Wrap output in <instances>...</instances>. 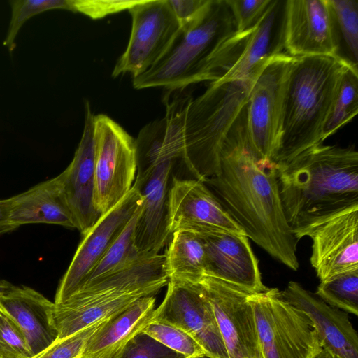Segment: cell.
Returning a JSON list of instances; mask_svg holds the SVG:
<instances>
[{
    "instance_id": "cell-17",
    "label": "cell",
    "mask_w": 358,
    "mask_h": 358,
    "mask_svg": "<svg viewBox=\"0 0 358 358\" xmlns=\"http://www.w3.org/2000/svg\"><path fill=\"white\" fill-rule=\"evenodd\" d=\"M199 237L206 251L205 275L250 293H259L267 289L262 280L258 260L245 234L217 231Z\"/></svg>"
},
{
    "instance_id": "cell-23",
    "label": "cell",
    "mask_w": 358,
    "mask_h": 358,
    "mask_svg": "<svg viewBox=\"0 0 358 358\" xmlns=\"http://www.w3.org/2000/svg\"><path fill=\"white\" fill-rule=\"evenodd\" d=\"M10 199L9 215L1 234L12 231L22 225L35 223L76 229L58 176Z\"/></svg>"
},
{
    "instance_id": "cell-41",
    "label": "cell",
    "mask_w": 358,
    "mask_h": 358,
    "mask_svg": "<svg viewBox=\"0 0 358 358\" xmlns=\"http://www.w3.org/2000/svg\"><path fill=\"white\" fill-rule=\"evenodd\" d=\"M11 284L7 281L0 279V295L7 290Z\"/></svg>"
},
{
    "instance_id": "cell-33",
    "label": "cell",
    "mask_w": 358,
    "mask_h": 358,
    "mask_svg": "<svg viewBox=\"0 0 358 358\" xmlns=\"http://www.w3.org/2000/svg\"><path fill=\"white\" fill-rule=\"evenodd\" d=\"M33 357L19 327L0 308V358H32Z\"/></svg>"
},
{
    "instance_id": "cell-42",
    "label": "cell",
    "mask_w": 358,
    "mask_h": 358,
    "mask_svg": "<svg viewBox=\"0 0 358 358\" xmlns=\"http://www.w3.org/2000/svg\"><path fill=\"white\" fill-rule=\"evenodd\" d=\"M190 358H212L206 355H203L201 356L194 357H190Z\"/></svg>"
},
{
    "instance_id": "cell-29",
    "label": "cell",
    "mask_w": 358,
    "mask_h": 358,
    "mask_svg": "<svg viewBox=\"0 0 358 358\" xmlns=\"http://www.w3.org/2000/svg\"><path fill=\"white\" fill-rule=\"evenodd\" d=\"M141 206V204L90 271L82 287L90 282L117 271L145 255L138 251L134 241L135 226Z\"/></svg>"
},
{
    "instance_id": "cell-28",
    "label": "cell",
    "mask_w": 358,
    "mask_h": 358,
    "mask_svg": "<svg viewBox=\"0 0 358 358\" xmlns=\"http://www.w3.org/2000/svg\"><path fill=\"white\" fill-rule=\"evenodd\" d=\"M358 113V70L347 66L336 87L322 131V140L333 135Z\"/></svg>"
},
{
    "instance_id": "cell-34",
    "label": "cell",
    "mask_w": 358,
    "mask_h": 358,
    "mask_svg": "<svg viewBox=\"0 0 358 358\" xmlns=\"http://www.w3.org/2000/svg\"><path fill=\"white\" fill-rule=\"evenodd\" d=\"M117 358H187L141 331L124 346Z\"/></svg>"
},
{
    "instance_id": "cell-37",
    "label": "cell",
    "mask_w": 358,
    "mask_h": 358,
    "mask_svg": "<svg viewBox=\"0 0 358 358\" xmlns=\"http://www.w3.org/2000/svg\"><path fill=\"white\" fill-rule=\"evenodd\" d=\"M141 1L71 0L72 12L80 13L96 20L129 10Z\"/></svg>"
},
{
    "instance_id": "cell-15",
    "label": "cell",
    "mask_w": 358,
    "mask_h": 358,
    "mask_svg": "<svg viewBox=\"0 0 358 358\" xmlns=\"http://www.w3.org/2000/svg\"><path fill=\"white\" fill-rule=\"evenodd\" d=\"M171 234L184 231L203 236L217 231L245 234L203 181L173 176L168 199Z\"/></svg>"
},
{
    "instance_id": "cell-35",
    "label": "cell",
    "mask_w": 358,
    "mask_h": 358,
    "mask_svg": "<svg viewBox=\"0 0 358 358\" xmlns=\"http://www.w3.org/2000/svg\"><path fill=\"white\" fill-rule=\"evenodd\" d=\"M105 320L98 322L64 339L57 341L32 358H81L87 340Z\"/></svg>"
},
{
    "instance_id": "cell-22",
    "label": "cell",
    "mask_w": 358,
    "mask_h": 358,
    "mask_svg": "<svg viewBox=\"0 0 358 358\" xmlns=\"http://www.w3.org/2000/svg\"><path fill=\"white\" fill-rule=\"evenodd\" d=\"M168 282L164 255H144L117 271L84 285L63 303L80 304L115 292L150 290L157 294Z\"/></svg>"
},
{
    "instance_id": "cell-12",
    "label": "cell",
    "mask_w": 358,
    "mask_h": 358,
    "mask_svg": "<svg viewBox=\"0 0 358 358\" xmlns=\"http://www.w3.org/2000/svg\"><path fill=\"white\" fill-rule=\"evenodd\" d=\"M213 310L229 358H263L250 292L215 278L199 282Z\"/></svg>"
},
{
    "instance_id": "cell-13",
    "label": "cell",
    "mask_w": 358,
    "mask_h": 358,
    "mask_svg": "<svg viewBox=\"0 0 358 358\" xmlns=\"http://www.w3.org/2000/svg\"><path fill=\"white\" fill-rule=\"evenodd\" d=\"M166 296L152 320L189 334L212 358H229L212 307L198 283L168 282Z\"/></svg>"
},
{
    "instance_id": "cell-7",
    "label": "cell",
    "mask_w": 358,
    "mask_h": 358,
    "mask_svg": "<svg viewBox=\"0 0 358 358\" xmlns=\"http://www.w3.org/2000/svg\"><path fill=\"white\" fill-rule=\"evenodd\" d=\"M263 358H313L322 349L310 318L277 288L250 293Z\"/></svg>"
},
{
    "instance_id": "cell-11",
    "label": "cell",
    "mask_w": 358,
    "mask_h": 358,
    "mask_svg": "<svg viewBox=\"0 0 358 358\" xmlns=\"http://www.w3.org/2000/svg\"><path fill=\"white\" fill-rule=\"evenodd\" d=\"M128 10L131 34L114 66L113 78L125 73L135 77L146 71L165 52L180 27L169 0H141Z\"/></svg>"
},
{
    "instance_id": "cell-16",
    "label": "cell",
    "mask_w": 358,
    "mask_h": 358,
    "mask_svg": "<svg viewBox=\"0 0 358 358\" xmlns=\"http://www.w3.org/2000/svg\"><path fill=\"white\" fill-rule=\"evenodd\" d=\"M310 262L320 281L358 270V206L345 210L312 228Z\"/></svg>"
},
{
    "instance_id": "cell-2",
    "label": "cell",
    "mask_w": 358,
    "mask_h": 358,
    "mask_svg": "<svg viewBox=\"0 0 358 358\" xmlns=\"http://www.w3.org/2000/svg\"><path fill=\"white\" fill-rule=\"evenodd\" d=\"M275 169L284 213L297 241L358 206V153L352 148L319 144Z\"/></svg>"
},
{
    "instance_id": "cell-3",
    "label": "cell",
    "mask_w": 358,
    "mask_h": 358,
    "mask_svg": "<svg viewBox=\"0 0 358 358\" xmlns=\"http://www.w3.org/2000/svg\"><path fill=\"white\" fill-rule=\"evenodd\" d=\"M136 141L137 175L132 187L141 197L134 241L138 251L155 255L170 241L169 192L184 152L183 120L173 113L146 124Z\"/></svg>"
},
{
    "instance_id": "cell-30",
    "label": "cell",
    "mask_w": 358,
    "mask_h": 358,
    "mask_svg": "<svg viewBox=\"0 0 358 358\" xmlns=\"http://www.w3.org/2000/svg\"><path fill=\"white\" fill-rule=\"evenodd\" d=\"M315 294L331 306L357 315L358 270L320 281Z\"/></svg>"
},
{
    "instance_id": "cell-27",
    "label": "cell",
    "mask_w": 358,
    "mask_h": 358,
    "mask_svg": "<svg viewBox=\"0 0 358 358\" xmlns=\"http://www.w3.org/2000/svg\"><path fill=\"white\" fill-rule=\"evenodd\" d=\"M335 56L358 70V0H327Z\"/></svg>"
},
{
    "instance_id": "cell-36",
    "label": "cell",
    "mask_w": 358,
    "mask_h": 358,
    "mask_svg": "<svg viewBox=\"0 0 358 358\" xmlns=\"http://www.w3.org/2000/svg\"><path fill=\"white\" fill-rule=\"evenodd\" d=\"M273 0H226L233 15L236 32L255 27Z\"/></svg>"
},
{
    "instance_id": "cell-38",
    "label": "cell",
    "mask_w": 358,
    "mask_h": 358,
    "mask_svg": "<svg viewBox=\"0 0 358 358\" xmlns=\"http://www.w3.org/2000/svg\"><path fill=\"white\" fill-rule=\"evenodd\" d=\"M208 0H169L180 26L192 20Z\"/></svg>"
},
{
    "instance_id": "cell-21",
    "label": "cell",
    "mask_w": 358,
    "mask_h": 358,
    "mask_svg": "<svg viewBox=\"0 0 358 358\" xmlns=\"http://www.w3.org/2000/svg\"><path fill=\"white\" fill-rule=\"evenodd\" d=\"M55 306L54 302L24 285H11L0 295V308L19 327L34 356L57 341Z\"/></svg>"
},
{
    "instance_id": "cell-25",
    "label": "cell",
    "mask_w": 358,
    "mask_h": 358,
    "mask_svg": "<svg viewBox=\"0 0 358 358\" xmlns=\"http://www.w3.org/2000/svg\"><path fill=\"white\" fill-rule=\"evenodd\" d=\"M155 294L150 290L115 292L80 304L55 303L54 321L58 331L57 341L108 319L142 296Z\"/></svg>"
},
{
    "instance_id": "cell-19",
    "label": "cell",
    "mask_w": 358,
    "mask_h": 358,
    "mask_svg": "<svg viewBox=\"0 0 358 358\" xmlns=\"http://www.w3.org/2000/svg\"><path fill=\"white\" fill-rule=\"evenodd\" d=\"M284 50L290 56H335L327 0L285 1Z\"/></svg>"
},
{
    "instance_id": "cell-4",
    "label": "cell",
    "mask_w": 358,
    "mask_h": 358,
    "mask_svg": "<svg viewBox=\"0 0 358 358\" xmlns=\"http://www.w3.org/2000/svg\"><path fill=\"white\" fill-rule=\"evenodd\" d=\"M347 66L334 56L294 57L287 78L278 141L272 159L274 167L322 144L324 124Z\"/></svg>"
},
{
    "instance_id": "cell-24",
    "label": "cell",
    "mask_w": 358,
    "mask_h": 358,
    "mask_svg": "<svg viewBox=\"0 0 358 358\" xmlns=\"http://www.w3.org/2000/svg\"><path fill=\"white\" fill-rule=\"evenodd\" d=\"M155 301L154 295L142 296L105 320L87 340L81 358H117L151 321Z\"/></svg>"
},
{
    "instance_id": "cell-40",
    "label": "cell",
    "mask_w": 358,
    "mask_h": 358,
    "mask_svg": "<svg viewBox=\"0 0 358 358\" xmlns=\"http://www.w3.org/2000/svg\"><path fill=\"white\" fill-rule=\"evenodd\" d=\"M313 358H341V357L322 348V350L317 355H315Z\"/></svg>"
},
{
    "instance_id": "cell-5",
    "label": "cell",
    "mask_w": 358,
    "mask_h": 358,
    "mask_svg": "<svg viewBox=\"0 0 358 358\" xmlns=\"http://www.w3.org/2000/svg\"><path fill=\"white\" fill-rule=\"evenodd\" d=\"M264 64L242 78L210 82L203 94L189 101L184 122L182 167L192 178L205 182L219 173L223 142L247 105L252 85Z\"/></svg>"
},
{
    "instance_id": "cell-32",
    "label": "cell",
    "mask_w": 358,
    "mask_h": 358,
    "mask_svg": "<svg viewBox=\"0 0 358 358\" xmlns=\"http://www.w3.org/2000/svg\"><path fill=\"white\" fill-rule=\"evenodd\" d=\"M142 331L187 358L206 355L189 334L173 324L152 319Z\"/></svg>"
},
{
    "instance_id": "cell-20",
    "label": "cell",
    "mask_w": 358,
    "mask_h": 358,
    "mask_svg": "<svg viewBox=\"0 0 358 358\" xmlns=\"http://www.w3.org/2000/svg\"><path fill=\"white\" fill-rule=\"evenodd\" d=\"M280 292L310 318L323 349L341 358H358V336L347 313L328 305L296 282L290 281Z\"/></svg>"
},
{
    "instance_id": "cell-9",
    "label": "cell",
    "mask_w": 358,
    "mask_h": 358,
    "mask_svg": "<svg viewBox=\"0 0 358 358\" xmlns=\"http://www.w3.org/2000/svg\"><path fill=\"white\" fill-rule=\"evenodd\" d=\"M294 57L280 53L264 64L251 88L247 103V128L251 153L258 164L274 168L282 106Z\"/></svg>"
},
{
    "instance_id": "cell-14",
    "label": "cell",
    "mask_w": 358,
    "mask_h": 358,
    "mask_svg": "<svg viewBox=\"0 0 358 358\" xmlns=\"http://www.w3.org/2000/svg\"><path fill=\"white\" fill-rule=\"evenodd\" d=\"M141 202V196L132 187L120 202L102 215L83 235L59 282L55 297V304L66 301L82 287L90 271L136 213Z\"/></svg>"
},
{
    "instance_id": "cell-1",
    "label": "cell",
    "mask_w": 358,
    "mask_h": 358,
    "mask_svg": "<svg viewBox=\"0 0 358 358\" xmlns=\"http://www.w3.org/2000/svg\"><path fill=\"white\" fill-rule=\"evenodd\" d=\"M247 105L220 151V169L208 185L245 234L292 270L299 268L297 239L286 219L275 168L259 165L251 153Z\"/></svg>"
},
{
    "instance_id": "cell-6",
    "label": "cell",
    "mask_w": 358,
    "mask_h": 358,
    "mask_svg": "<svg viewBox=\"0 0 358 358\" xmlns=\"http://www.w3.org/2000/svg\"><path fill=\"white\" fill-rule=\"evenodd\" d=\"M236 31L226 0H208L192 20L180 26L162 57L146 71L133 77V87H162L171 92L195 84L207 59Z\"/></svg>"
},
{
    "instance_id": "cell-31",
    "label": "cell",
    "mask_w": 358,
    "mask_h": 358,
    "mask_svg": "<svg viewBox=\"0 0 358 358\" xmlns=\"http://www.w3.org/2000/svg\"><path fill=\"white\" fill-rule=\"evenodd\" d=\"M10 20L3 45L12 53L16 48V38L24 24L42 13L62 9L72 11L71 0H12L9 1Z\"/></svg>"
},
{
    "instance_id": "cell-8",
    "label": "cell",
    "mask_w": 358,
    "mask_h": 358,
    "mask_svg": "<svg viewBox=\"0 0 358 358\" xmlns=\"http://www.w3.org/2000/svg\"><path fill=\"white\" fill-rule=\"evenodd\" d=\"M137 171L135 139L108 116L94 118V206L101 215L130 192Z\"/></svg>"
},
{
    "instance_id": "cell-10",
    "label": "cell",
    "mask_w": 358,
    "mask_h": 358,
    "mask_svg": "<svg viewBox=\"0 0 358 358\" xmlns=\"http://www.w3.org/2000/svg\"><path fill=\"white\" fill-rule=\"evenodd\" d=\"M282 50L278 23L264 16L252 29L236 31L224 39L202 66L195 83L244 77Z\"/></svg>"
},
{
    "instance_id": "cell-39",
    "label": "cell",
    "mask_w": 358,
    "mask_h": 358,
    "mask_svg": "<svg viewBox=\"0 0 358 358\" xmlns=\"http://www.w3.org/2000/svg\"><path fill=\"white\" fill-rule=\"evenodd\" d=\"M10 197L8 199H0V234L2 229L6 225V223L8 220L10 207Z\"/></svg>"
},
{
    "instance_id": "cell-18",
    "label": "cell",
    "mask_w": 358,
    "mask_h": 358,
    "mask_svg": "<svg viewBox=\"0 0 358 358\" xmlns=\"http://www.w3.org/2000/svg\"><path fill=\"white\" fill-rule=\"evenodd\" d=\"M83 134L73 158L58 175L66 203L76 229L83 235L101 216L94 206V118L90 103L85 101Z\"/></svg>"
},
{
    "instance_id": "cell-26",
    "label": "cell",
    "mask_w": 358,
    "mask_h": 358,
    "mask_svg": "<svg viewBox=\"0 0 358 358\" xmlns=\"http://www.w3.org/2000/svg\"><path fill=\"white\" fill-rule=\"evenodd\" d=\"M164 257L169 281L198 283L205 275L204 244L202 239L193 233L173 232Z\"/></svg>"
}]
</instances>
